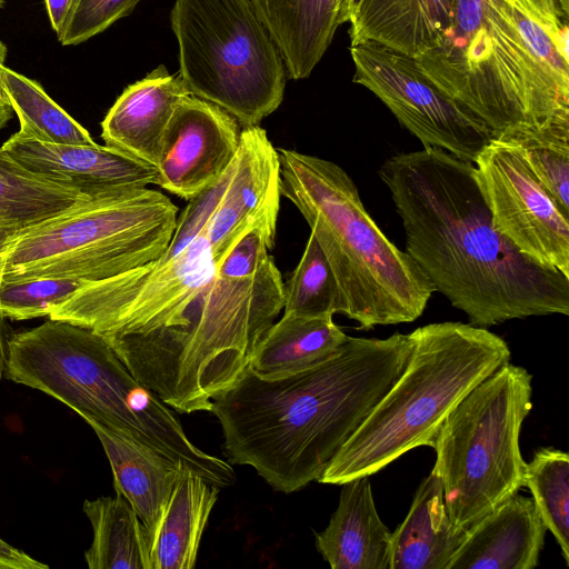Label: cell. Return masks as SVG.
<instances>
[{
  "mask_svg": "<svg viewBox=\"0 0 569 569\" xmlns=\"http://www.w3.org/2000/svg\"><path fill=\"white\" fill-rule=\"evenodd\" d=\"M234 161L188 201L166 250L114 277L86 282L49 319L100 335L146 388L180 413L210 411L249 367L283 308L276 222L261 196L230 182Z\"/></svg>",
  "mask_w": 569,
  "mask_h": 569,
  "instance_id": "6da1fadb",
  "label": "cell"
},
{
  "mask_svg": "<svg viewBox=\"0 0 569 569\" xmlns=\"http://www.w3.org/2000/svg\"><path fill=\"white\" fill-rule=\"evenodd\" d=\"M378 174L402 221L406 252L470 325L569 315V278L497 230L472 162L423 148L388 158Z\"/></svg>",
  "mask_w": 569,
  "mask_h": 569,
  "instance_id": "7a4b0ae2",
  "label": "cell"
},
{
  "mask_svg": "<svg viewBox=\"0 0 569 569\" xmlns=\"http://www.w3.org/2000/svg\"><path fill=\"white\" fill-rule=\"evenodd\" d=\"M410 349V333L348 337L327 360L287 376L264 379L248 367L211 400L226 455L276 491L318 481L401 375Z\"/></svg>",
  "mask_w": 569,
  "mask_h": 569,
  "instance_id": "3957f363",
  "label": "cell"
},
{
  "mask_svg": "<svg viewBox=\"0 0 569 569\" xmlns=\"http://www.w3.org/2000/svg\"><path fill=\"white\" fill-rule=\"evenodd\" d=\"M3 373L64 403L89 426L129 438L219 488L236 480L232 466L198 448L172 409L90 329L49 319L12 333Z\"/></svg>",
  "mask_w": 569,
  "mask_h": 569,
  "instance_id": "277c9868",
  "label": "cell"
},
{
  "mask_svg": "<svg viewBox=\"0 0 569 569\" xmlns=\"http://www.w3.org/2000/svg\"><path fill=\"white\" fill-rule=\"evenodd\" d=\"M280 194L310 227L336 278L340 313L359 329L412 322L433 287L369 216L350 176L329 160L277 148Z\"/></svg>",
  "mask_w": 569,
  "mask_h": 569,
  "instance_id": "5b68a950",
  "label": "cell"
},
{
  "mask_svg": "<svg viewBox=\"0 0 569 569\" xmlns=\"http://www.w3.org/2000/svg\"><path fill=\"white\" fill-rule=\"evenodd\" d=\"M410 336L401 375L333 457L320 483L369 477L429 446L447 413L511 356L501 337L470 323H430Z\"/></svg>",
  "mask_w": 569,
  "mask_h": 569,
  "instance_id": "8992f818",
  "label": "cell"
},
{
  "mask_svg": "<svg viewBox=\"0 0 569 569\" xmlns=\"http://www.w3.org/2000/svg\"><path fill=\"white\" fill-rule=\"evenodd\" d=\"M415 60L497 138L516 141L551 126L556 97L549 74L520 36L510 0H452L447 28Z\"/></svg>",
  "mask_w": 569,
  "mask_h": 569,
  "instance_id": "52a82bcc",
  "label": "cell"
},
{
  "mask_svg": "<svg viewBox=\"0 0 569 569\" xmlns=\"http://www.w3.org/2000/svg\"><path fill=\"white\" fill-rule=\"evenodd\" d=\"M177 206L162 192L113 189L88 193L8 241L0 280L99 281L158 258L177 224Z\"/></svg>",
  "mask_w": 569,
  "mask_h": 569,
  "instance_id": "ba28073f",
  "label": "cell"
},
{
  "mask_svg": "<svg viewBox=\"0 0 569 569\" xmlns=\"http://www.w3.org/2000/svg\"><path fill=\"white\" fill-rule=\"evenodd\" d=\"M532 409V376L507 362L472 388L445 417L429 447L449 517L469 529L525 482L519 447Z\"/></svg>",
  "mask_w": 569,
  "mask_h": 569,
  "instance_id": "9c48e42d",
  "label": "cell"
},
{
  "mask_svg": "<svg viewBox=\"0 0 569 569\" xmlns=\"http://www.w3.org/2000/svg\"><path fill=\"white\" fill-rule=\"evenodd\" d=\"M171 23L190 94L242 128L259 126L281 104L287 69L252 0H176Z\"/></svg>",
  "mask_w": 569,
  "mask_h": 569,
  "instance_id": "30bf717a",
  "label": "cell"
},
{
  "mask_svg": "<svg viewBox=\"0 0 569 569\" xmlns=\"http://www.w3.org/2000/svg\"><path fill=\"white\" fill-rule=\"evenodd\" d=\"M350 53L353 82L373 92L423 148L475 163L495 137L478 116L427 79L413 58L371 41L351 44Z\"/></svg>",
  "mask_w": 569,
  "mask_h": 569,
  "instance_id": "8fae6325",
  "label": "cell"
},
{
  "mask_svg": "<svg viewBox=\"0 0 569 569\" xmlns=\"http://www.w3.org/2000/svg\"><path fill=\"white\" fill-rule=\"evenodd\" d=\"M473 164L497 230L537 263L569 278V214L539 182L519 144L493 137Z\"/></svg>",
  "mask_w": 569,
  "mask_h": 569,
  "instance_id": "7c38bea8",
  "label": "cell"
},
{
  "mask_svg": "<svg viewBox=\"0 0 569 569\" xmlns=\"http://www.w3.org/2000/svg\"><path fill=\"white\" fill-rule=\"evenodd\" d=\"M240 127L220 107L183 97L161 141L156 184L187 201L212 187L238 154Z\"/></svg>",
  "mask_w": 569,
  "mask_h": 569,
  "instance_id": "4fadbf2b",
  "label": "cell"
},
{
  "mask_svg": "<svg viewBox=\"0 0 569 569\" xmlns=\"http://www.w3.org/2000/svg\"><path fill=\"white\" fill-rule=\"evenodd\" d=\"M1 147L26 169L68 180L86 193L142 189L157 181L154 167L106 144H54L12 134Z\"/></svg>",
  "mask_w": 569,
  "mask_h": 569,
  "instance_id": "5bb4252c",
  "label": "cell"
},
{
  "mask_svg": "<svg viewBox=\"0 0 569 569\" xmlns=\"http://www.w3.org/2000/svg\"><path fill=\"white\" fill-rule=\"evenodd\" d=\"M190 92L159 66L128 86L101 122L104 144L157 167L161 141L177 103Z\"/></svg>",
  "mask_w": 569,
  "mask_h": 569,
  "instance_id": "9a60e30c",
  "label": "cell"
},
{
  "mask_svg": "<svg viewBox=\"0 0 569 569\" xmlns=\"http://www.w3.org/2000/svg\"><path fill=\"white\" fill-rule=\"evenodd\" d=\"M546 532L532 498L517 492L468 529L447 569H533Z\"/></svg>",
  "mask_w": 569,
  "mask_h": 569,
  "instance_id": "2e32d148",
  "label": "cell"
},
{
  "mask_svg": "<svg viewBox=\"0 0 569 569\" xmlns=\"http://www.w3.org/2000/svg\"><path fill=\"white\" fill-rule=\"evenodd\" d=\"M339 503L316 547L332 569H389L391 532L380 519L369 477L342 485Z\"/></svg>",
  "mask_w": 569,
  "mask_h": 569,
  "instance_id": "e0dca14e",
  "label": "cell"
},
{
  "mask_svg": "<svg viewBox=\"0 0 569 569\" xmlns=\"http://www.w3.org/2000/svg\"><path fill=\"white\" fill-rule=\"evenodd\" d=\"M468 529L451 521L439 476L419 485L405 520L391 532L389 569H447Z\"/></svg>",
  "mask_w": 569,
  "mask_h": 569,
  "instance_id": "ac0fdd59",
  "label": "cell"
},
{
  "mask_svg": "<svg viewBox=\"0 0 569 569\" xmlns=\"http://www.w3.org/2000/svg\"><path fill=\"white\" fill-rule=\"evenodd\" d=\"M289 78L310 76L341 23L342 0H252Z\"/></svg>",
  "mask_w": 569,
  "mask_h": 569,
  "instance_id": "d6986e66",
  "label": "cell"
},
{
  "mask_svg": "<svg viewBox=\"0 0 569 569\" xmlns=\"http://www.w3.org/2000/svg\"><path fill=\"white\" fill-rule=\"evenodd\" d=\"M452 0H362L350 18L351 44L371 41L417 59L447 28Z\"/></svg>",
  "mask_w": 569,
  "mask_h": 569,
  "instance_id": "ffe728a7",
  "label": "cell"
},
{
  "mask_svg": "<svg viewBox=\"0 0 569 569\" xmlns=\"http://www.w3.org/2000/svg\"><path fill=\"white\" fill-rule=\"evenodd\" d=\"M109 460L116 495L123 497L147 528L154 530L184 467L101 426H90Z\"/></svg>",
  "mask_w": 569,
  "mask_h": 569,
  "instance_id": "44dd1931",
  "label": "cell"
},
{
  "mask_svg": "<svg viewBox=\"0 0 569 569\" xmlns=\"http://www.w3.org/2000/svg\"><path fill=\"white\" fill-rule=\"evenodd\" d=\"M219 489L182 469L150 536L152 569H191Z\"/></svg>",
  "mask_w": 569,
  "mask_h": 569,
  "instance_id": "7402d4cb",
  "label": "cell"
},
{
  "mask_svg": "<svg viewBox=\"0 0 569 569\" xmlns=\"http://www.w3.org/2000/svg\"><path fill=\"white\" fill-rule=\"evenodd\" d=\"M347 339L332 316L283 313L256 346L249 368L264 379L287 376L327 360Z\"/></svg>",
  "mask_w": 569,
  "mask_h": 569,
  "instance_id": "603a6c76",
  "label": "cell"
},
{
  "mask_svg": "<svg viewBox=\"0 0 569 569\" xmlns=\"http://www.w3.org/2000/svg\"><path fill=\"white\" fill-rule=\"evenodd\" d=\"M87 194L68 180L26 169L0 147V240H11Z\"/></svg>",
  "mask_w": 569,
  "mask_h": 569,
  "instance_id": "cb8c5ba5",
  "label": "cell"
},
{
  "mask_svg": "<svg viewBox=\"0 0 569 569\" xmlns=\"http://www.w3.org/2000/svg\"><path fill=\"white\" fill-rule=\"evenodd\" d=\"M82 510L93 533L84 552L90 569H152L149 532L123 497L87 499Z\"/></svg>",
  "mask_w": 569,
  "mask_h": 569,
  "instance_id": "d4e9b609",
  "label": "cell"
},
{
  "mask_svg": "<svg viewBox=\"0 0 569 569\" xmlns=\"http://www.w3.org/2000/svg\"><path fill=\"white\" fill-rule=\"evenodd\" d=\"M4 92L18 116L20 129L13 136L54 144H94L90 133L57 104L36 81L3 66Z\"/></svg>",
  "mask_w": 569,
  "mask_h": 569,
  "instance_id": "484cf974",
  "label": "cell"
},
{
  "mask_svg": "<svg viewBox=\"0 0 569 569\" xmlns=\"http://www.w3.org/2000/svg\"><path fill=\"white\" fill-rule=\"evenodd\" d=\"M523 487L529 488L540 517L556 538L569 565V456L556 448L538 449L526 463Z\"/></svg>",
  "mask_w": 569,
  "mask_h": 569,
  "instance_id": "4316f807",
  "label": "cell"
},
{
  "mask_svg": "<svg viewBox=\"0 0 569 569\" xmlns=\"http://www.w3.org/2000/svg\"><path fill=\"white\" fill-rule=\"evenodd\" d=\"M340 306L333 272L310 233L301 259L283 282V313L327 317L340 313Z\"/></svg>",
  "mask_w": 569,
  "mask_h": 569,
  "instance_id": "83f0119b",
  "label": "cell"
},
{
  "mask_svg": "<svg viewBox=\"0 0 569 569\" xmlns=\"http://www.w3.org/2000/svg\"><path fill=\"white\" fill-rule=\"evenodd\" d=\"M82 284L59 278L0 280V317L18 321L49 317Z\"/></svg>",
  "mask_w": 569,
  "mask_h": 569,
  "instance_id": "f1b7e54d",
  "label": "cell"
},
{
  "mask_svg": "<svg viewBox=\"0 0 569 569\" xmlns=\"http://www.w3.org/2000/svg\"><path fill=\"white\" fill-rule=\"evenodd\" d=\"M513 142L542 187L569 214V134L542 133Z\"/></svg>",
  "mask_w": 569,
  "mask_h": 569,
  "instance_id": "f546056e",
  "label": "cell"
},
{
  "mask_svg": "<svg viewBox=\"0 0 569 569\" xmlns=\"http://www.w3.org/2000/svg\"><path fill=\"white\" fill-rule=\"evenodd\" d=\"M139 0H78L59 38L62 46L78 44L127 16Z\"/></svg>",
  "mask_w": 569,
  "mask_h": 569,
  "instance_id": "4dcf8cb0",
  "label": "cell"
},
{
  "mask_svg": "<svg viewBox=\"0 0 569 569\" xmlns=\"http://www.w3.org/2000/svg\"><path fill=\"white\" fill-rule=\"evenodd\" d=\"M78 0H44L47 13L58 39L63 33Z\"/></svg>",
  "mask_w": 569,
  "mask_h": 569,
  "instance_id": "1f68e13d",
  "label": "cell"
},
{
  "mask_svg": "<svg viewBox=\"0 0 569 569\" xmlns=\"http://www.w3.org/2000/svg\"><path fill=\"white\" fill-rule=\"evenodd\" d=\"M0 556L17 562L21 569H47L48 565L32 558L0 538Z\"/></svg>",
  "mask_w": 569,
  "mask_h": 569,
  "instance_id": "d6a6232c",
  "label": "cell"
},
{
  "mask_svg": "<svg viewBox=\"0 0 569 569\" xmlns=\"http://www.w3.org/2000/svg\"><path fill=\"white\" fill-rule=\"evenodd\" d=\"M8 49L6 44L0 40V70L4 66ZM13 109L9 102V99L4 92L1 76H0V131L8 124L13 117Z\"/></svg>",
  "mask_w": 569,
  "mask_h": 569,
  "instance_id": "836d02e7",
  "label": "cell"
},
{
  "mask_svg": "<svg viewBox=\"0 0 569 569\" xmlns=\"http://www.w3.org/2000/svg\"><path fill=\"white\" fill-rule=\"evenodd\" d=\"M8 338L9 337L6 333V326L3 322V318L0 317V376L4 371Z\"/></svg>",
  "mask_w": 569,
  "mask_h": 569,
  "instance_id": "e575fe53",
  "label": "cell"
},
{
  "mask_svg": "<svg viewBox=\"0 0 569 569\" xmlns=\"http://www.w3.org/2000/svg\"><path fill=\"white\" fill-rule=\"evenodd\" d=\"M361 1L362 0H342L341 23L349 22Z\"/></svg>",
  "mask_w": 569,
  "mask_h": 569,
  "instance_id": "d590c367",
  "label": "cell"
},
{
  "mask_svg": "<svg viewBox=\"0 0 569 569\" xmlns=\"http://www.w3.org/2000/svg\"><path fill=\"white\" fill-rule=\"evenodd\" d=\"M0 569H21V568L17 562L0 556Z\"/></svg>",
  "mask_w": 569,
  "mask_h": 569,
  "instance_id": "8d00e7d4",
  "label": "cell"
},
{
  "mask_svg": "<svg viewBox=\"0 0 569 569\" xmlns=\"http://www.w3.org/2000/svg\"><path fill=\"white\" fill-rule=\"evenodd\" d=\"M9 240H0V267H1V259H2V251L6 248Z\"/></svg>",
  "mask_w": 569,
  "mask_h": 569,
  "instance_id": "74e56055",
  "label": "cell"
},
{
  "mask_svg": "<svg viewBox=\"0 0 569 569\" xmlns=\"http://www.w3.org/2000/svg\"><path fill=\"white\" fill-rule=\"evenodd\" d=\"M4 0H0V8H2Z\"/></svg>",
  "mask_w": 569,
  "mask_h": 569,
  "instance_id": "f35d334b",
  "label": "cell"
}]
</instances>
